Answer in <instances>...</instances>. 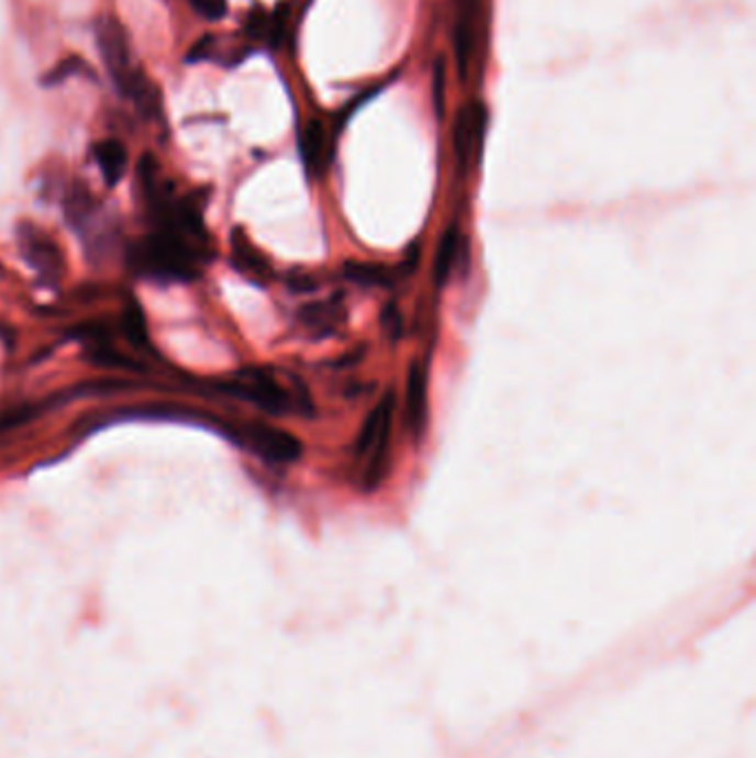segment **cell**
<instances>
[{
	"label": "cell",
	"mask_w": 756,
	"mask_h": 758,
	"mask_svg": "<svg viewBox=\"0 0 756 758\" xmlns=\"http://www.w3.org/2000/svg\"><path fill=\"white\" fill-rule=\"evenodd\" d=\"M71 76H87V78H93V71H91V67H89L82 58L74 56V58H67V60L58 63V65L45 76V85H47V87H54V85H58V82L71 78Z\"/></svg>",
	"instance_id": "ac0fdd59"
},
{
	"label": "cell",
	"mask_w": 756,
	"mask_h": 758,
	"mask_svg": "<svg viewBox=\"0 0 756 758\" xmlns=\"http://www.w3.org/2000/svg\"><path fill=\"white\" fill-rule=\"evenodd\" d=\"M220 391L258 406L269 415H287L296 411H311L307 393L285 387L280 379L265 368H244L220 384Z\"/></svg>",
	"instance_id": "3957f363"
},
{
	"label": "cell",
	"mask_w": 756,
	"mask_h": 758,
	"mask_svg": "<svg viewBox=\"0 0 756 758\" xmlns=\"http://www.w3.org/2000/svg\"><path fill=\"white\" fill-rule=\"evenodd\" d=\"M93 160L109 187H115L127 171V149L118 141H100L93 145Z\"/></svg>",
	"instance_id": "7c38bea8"
},
{
	"label": "cell",
	"mask_w": 756,
	"mask_h": 758,
	"mask_svg": "<svg viewBox=\"0 0 756 758\" xmlns=\"http://www.w3.org/2000/svg\"><path fill=\"white\" fill-rule=\"evenodd\" d=\"M193 10L207 21H220L226 14V0H191Z\"/></svg>",
	"instance_id": "ffe728a7"
},
{
	"label": "cell",
	"mask_w": 756,
	"mask_h": 758,
	"mask_svg": "<svg viewBox=\"0 0 756 758\" xmlns=\"http://www.w3.org/2000/svg\"><path fill=\"white\" fill-rule=\"evenodd\" d=\"M488 113L481 102H466L453 126V149L462 169H468L481 154Z\"/></svg>",
	"instance_id": "52a82bcc"
},
{
	"label": "cell",
	"mask_w": 756,
	"mask_h": 758,
	"mask_svg": "<svg viewBox=\"0 0 756 758\" xmlns=\"http://www.w3.org/2000/svg\"><path fill=\"white\" fill-rule=\"evenodd\" d=\"M231 248H233V265L235 269L251 278L254 282H267L271 278V267L263 253L251 244V239L237 228L231 235Z\"/></svg>",
	"instance_id": "8fae6325"
},
{
	"label": "cell",
	"mask_w": 756,
	"mask_h": 758,
	"mask_svg": "<svg viewBox=\"0 0 756 758\" xmlns=\"http://www.w3.org/2000/svg\"><path fill=\"white\" fill-rule=\"evenodd\" d=\"M202 258L200 242L171 231H158L132 250L134 267L156 280L187 282L198 276V263Z\"/></svg>",
	"instance_id": "7a4b0ae2"
},
{
	"label": "cell",
	"mask_w": 756,
	"mask_h": 758,
	"mask_svg": "<svg viewBox=\"0 0 756 758\" xmlns=\"http://www.w3.org/2000/svg\"><path fill=\"white\" fill-rule=\"evenodd\" d=\"M237 439L251 453H256L269 464H291L302 455V444L296 435L263 422H251L242 426L237 431Z\"/></svg>",
	"instance_id": "8992f818"
},
{
	"label": "cell",
	"mask_w": 756,
	"mask_h": 758,
	"mask_svg": "<svg viewBox=\"0 0 756 758\" xmlns=\"http://www.w3.org/2000/svg\"><path fill=\"white\" fill-rule=\"evenodd\" d=\"M122 333L124 337H127L134 346L143 348L149 344V333H147V320H145V313L143 309L136 304V302H130L127 306H124L122 311Z\"/></svg>",
	"instance_id": "2e32d148"
},
{
	"label": "cell",
	"mask_w": 756,
	"mask_h": 758,
	"mask_svg": "<svg viewBox=\"0 0 756 758\" xmlns=\"http://www.w3.org/2000/svg\"><path fill=\"white\" fill-rule=\"evenodd\" d=\"M300 154L311 176H322L331 165V141L322 120H309L300 134Z\"/></svg>",
	"instance_id": "30bf717a"
},
{
	"label": "cell",
	"mask_w": 756,
	"mask_h": 758,
	"mask_svg": "<svg viewBox=\"0 0 756 758\" xmlns=\"http://www.w3.org/2000/svg\"><path fill=\"white\" fill-rule=\"evenodd\" d=\"M457 256H459V228L451 226L446 228V233L442 235L440 244H437V253H435V265H433V278L435 285H446L453 267L457 265Z\"/></svg>",
	"instance_id": "4fadbf2b"
},
{
	"label": "cell",
	"mask_w": 756,
	"mask_h": 758,
	"mask_svg": "<svg viewBox=\"0 0 756 758\" xmlns=\"http://www.w3.org/2000/svg\"><path fill=\"white\" fill-rule=\"evenodd\" d=\"M269 27H271V14L263 12V10H256V12H251L248 14V21H246V34L251 38H269Z\"/></svg>",
	"instance_id": "d6986e66"
},
{
	"label": "cell",
	"mask_w": 756,
	"mask_h": 758,
	"mask_svg": "<svg viewBox=\"0 0 756 758\" xmlns=\"http://www.w3.org/2000/svg\"><path fill=\"white\" fill-rule=\"evenodd\" d=\"M36 417V409H16V411H10V413H3V417H0V431H8L12 426H19V424H25L27 420Z\"/></svg>",
	"instance_id": "7402d4cb"
},
{
	"label": "cell",
	"mask_w": 756,
	"mask_h": 758,
	"mask_svg": "<svg viewBox=\"0 0 756 758\" xmlns=\"http://www.w3.org/2000/svg\"><path fill=\"white\" fill-rule=\"evenodd\" d=\"M444 80H446V67H444V58H440L433 71V100H435V111L440 118L444 115Z\"/></svg>",
	"instance_id": "44dd1931"
},
{
	"label": "cell",
	"mask_w": 756,
	"mask_h": 758,
	"mask_svg": "<svg viewBox=\"0 0 756 758\" xmlns=\"http://www.w3.org/2000/svg\"><path fill=\"white\" fill-rule=\"evenodd\" d=\"M393 417H396V393L389 391L366 415L359 428V435L355 442V455L364 461L362 483L366 490H375L387 477Z\"/></svg>",
	"instance_id": "277c9868"
},
{
	"label": "cell",
	"mask_w": 756,
	"mask_h": 758,
	"mask_svg": "<svg viewBox=\"0 0 756 758\" xmlns=\"http://www.w3.org/2000/svg\"><path fill=\"white\" fill-rule=\"evenodd\" d=\"M457 3V23H455V34H453V45H455V60L462 78H466L472 56H475V38H477V5L479 0H455Z\"/></svg>",
	"instance_id": "9c48e42d"
},
{
	"label": "cell",
	"mask_w": 756,
	"mask_h": 758,
	"mask_svg": "<svg viewBox=\"0 0 756 758\" xmlns=\"http://www.w3.org/2000/svg\"><path fill=\"white\" fill-rule=\"evenodd\" d=\"M404 413H407V424L411 433L420 437L426 428V415H429V375L420 359H415L409 370Z\"/></svg>",
	"instance_id": "ba28073f"
},
{
	"label": "cell",
	"mask_w": 756,
	"mask_h": 758,
	"mask_svg": "<svg viewBox=\"0 0 756 758\" xmlns=\"http://www.w3.org/2000/svg\"><path fill=\"white\" fill-rule=\"evenodd\" d=\"M16 239L23 260L47 285H56L65 274V258L54 237L32 222H21Z\"/></svg>",
	"instance_id": "5b68a950"
},
{
	"label": "cell",
	"mask_w": 756,
	"mask_h": 758,
	"mask_svg": "<svg viewBox=\"0 0 756 758\" xmlns=\"http://www.w3.org/2000/svg\"><path fill=\"white\" fill-rule=\"evenodd\" d=\"M382 328L391 335V337H398L402 333V317L396 309V304H389L382 313Z\"/></svg>",
	"instance_id": "603a6c76"
},
{
	"label": "cell",
	"mask_w": 756,
	"mask_h": 758,
	"mask_svg": "<svg viewBox=\"0 0 756 758\" xmlns=\"http://www.w3.org/2000/svg\"><path fill=\"white\" fill-rule=\"evenodd\" d=\"M346 278H351L357 285L364 287H380V285H389L391 280V271L382 265H364V263H351L346 265Z\"/></svg>",
	"instance_id": "e0dca14e"
},
{
	"label": "cell",
	"mask_w": 756,
	"mask_h": 758,
	"mask_svg": "<svg viewBox=\"0 0 756 758\" xmlns=\"http://www.w3.org/2000/svg\"><path fill=\"white\" fill-rule=\"evenodd\" d=\"M344 306L337 304V302H320V304H311V306H304L302 311V320L307 326L315 328V331H324L329 333L337 322H342L344 317Z\"/></svg>",
	"instance_id": "9a60e30c"
},
{
	"label": "cell",
	"mask_w": 756,
	"mask_h": 758,
	"mask_svg": "<svg viewBox=\"0 0 756 758\" xmlns=\"http://www.w3.org/2000/svg\"><path fill=\"white\" fill-rule=\"evenodd\" d=\"M91 213H93V198H91V193L87 191V187L82 182H74L67 189V196H65L67 222L71 226L80 228L82 224H87L91 220Z\"/></svg>",
	"instance_id": "5bb4252c"
},
{
	"label": "cell",
	"mask_w": 756,
	"mask_h": 758,
	"mask_svg": "<svg viewBox=\"0 0 756 758\" xmlns=\"http://www.w3.org/2000/svg\"><path fill=\"white\" fill-rule=\"evenodd\" d=\"M96 43L118 91L124 98H130L145 118H158L163 111L160 91L143 71V67L136 65L130 47V36L124 27L111 16L98 19Z\"/></svg>",
	"instance_id": "6da1fadb"
}]
</instances>
